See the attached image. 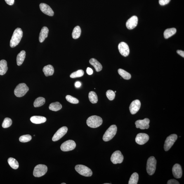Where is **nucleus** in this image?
Segmentation results:
<instances>
[{
  "label": "nucleus",
  "mask_w": 184,
  "mask_h": 184,
  "mask_svg": "<svg viewBox=\"0 0 184 184\" xmlns=\"http://www.w3.org/2000/svg\"><path fill=\"white\" fill-rule=\"evenodd\" d=\"M89 99L90 102L93 104L96 103L98 101V96L97 94L94 91H91L89 92Z\"/></svg>",
  "instance_id": "nucleus-30"
},
{
  "label": "nucleus",
  "mask_w": 184,
  "mask_h": 184,
  "mask_svg": "<svg viewBox=\"0 0 184 184\" xmlns=\"http://www.w3.org/2000/svg\"><path fill=\"white\" fill-rule=\"evenodd\" d=\"M106 95L107 98L110 100H113L115 98V93L114 91L109 90L106 93Z\"/></svg>",
  "instance_id": "nucleus-37"
},
{
  "label": "nucleus",
  "mask_w": 184,
  "mask_h": 184,
  "mask_svg": "<svg viewBox=\"0 0 184 184\" xmlns=\"http://www.w3.org/2000/svg\"><path fill=\"white\" fill-rule=\"evenodd\" d=\"M48 32H49V30L46 27H43L42 28L39 36V41L40 42H43L45 39L48 37Z\"/></svg>",
  "instance_id": "nucleus-20"
},
{
  "label": "nucleus",
  "mask_w": 184,
  "mask_h": 184,
  "mask_svg": "<svg viewBox=\"0 0 184 184\" xmlns=\"http://www.w3.org/2000/svg\"><path fill=\"white\" fill-rule=\"evenodd\" d=\"M43 71L46 76H52L54 73V69L52 66L49 65L43 68Z\"/></svg>",
  "instance_id": "nucleus-21"
},
{
  "label": "nucleus",
  "mask_w": 184,
  "mask_h": 184,
  "mask_svg": "<svg viewBox=\"0 0 184 184\" xmlns=\"http://www.w3.org/2000/svg\"><path fill=\"white\" fill-rule=\"evenodd\" d=\"M118 72L120 75L124 79H130L131 77V75L123 69H118Z\"/></svg>",
  "instance_id": "nucleus-31"
},
{
  "label": "nucleus",
  "mask_w": 184,
  "mask_h": 184,
  "mask_svg": "<svg viewBox=\"0 0 184 184\" xmlns=\"http://www.w3.org/2000/svg\"><path fill=\"white\" fill-rule=\"evenodd\" d=\"M75 87L76 88H79L81 86V83L79 81H77V82L75 83Z\"/></svg>",
  "instance_id": "nucleus-43"
},
{
  "label": "nucleus",
  "mask_w": 184,
  "mask_h": 184,
  "mask_svg": "<svg viewBox=\"0 0 184 184\" xmlns=\"http://www.w3.org/2000/svg\"><path fill=\"white\" fill-rule=\"evenodd\" d=\"M26 56V52L23 50L17 55V65L19 66L21 65L25 60Z\"/></svg>",
  "instance_id": "nucleus-24"
},
{
  "label": "nucleus",
  "mask_w": 184,
  "mask_h": 184,
  "mask_svg": "<svg viewBox=\"0 0 184 184\" xmlns=\"http://www.w3.org/2000/svg\"><path fill=\"white\" fill-rule=\"evenodd\" d=\"M149 136L146 133H138L135 138V141L138 144L143 145L146 143L149 140Z\"/></svg>",
  "instance_id": "nucleus-13"
},
{
  "label": "nucleus",
  "mask_w": 184,
  "mask_h": 184,
  "mask_svg": "<svg viewBox=\"0 0 184 184\" xmlns=\"http://www.w3.org/2000/svg\"><path fill=\"white\" fill-rule=\"evenodd\" d=\"M171 0H159V3L161 6H164L168 4Z\"/></svg>",
  "instance_id": "nucleus-38"
},
{
  "label": "nucleus",
  "mask_w": 184,
  "mask_h": 184,
  "mask_svg": "<svg viewBox=\"0 0 184 184\" xmlns=\"http://www.w3.org/2000/svg\"><path fill=\"white\" fill-rule=\"evenodd\" d=\"M8 162L10 166L13 169H16L19 167V164L16 159L13 158H10L8 159Z\"/></svg>",
  "instance_id": "nucleus-27"
},
{
  "label": "nucleus",
  "mask_w": 184,
  "mask_h": 184,
  "mask_svg": "<svg viewBox=\"0 0 184 184\" xmlns=\"http://www.w3.org/2000/svg\"><path fill=\"white\" fill-rule=\"evenodd\" d=\"M46 102L45 99L42 97H38L36 99L34 102V107H40L43 105Z\"/></svg>",
  "instance_id": "nucleus-28"
},
{
  "label": "nucleus",
  "mask_w": 184,
  "mask_h": 184,
  "mask_svg": "<svg viewBox=\"0 0 184 184\" xmlns=\"http://www.w3.org/2000/svg\"><path fill=\"white\" fill-rule=\"evenodd\" d=\"M62 107V106L60 102H57L50 104L49 107L50 110L53 111H58L61 110Z\"/></svg>",
  "instance_id": "nucleus-26"
},
{
  "label": "nucleus",
  "mask_w": 184,
  "mask_h": 184,
  "mask_svg": "<svg viewBox=\"0 0 184 184\" xmlns=\"http://www.w3.org/2000/svg\"><path fill=\"white\" fill-rule=\"evenodd\" d=\"M8 69L7 63L6 61L5 60L0 61V75H3L6 74Z\"/></svg>",
  "instance_id": "nucleus-23"
},
{
  "label": "nucleus",
  "mask_w": 184,
  "mask_h": 184,
  "mask_svg": "<svg viewBox=\"0 0 184 184\" xmlns=\"http://www.w3.org/2000/svg\"><path fill=\"white\" fill-rule=\"evenodd\" d=\"M23 35L22 29L18 28L15 29L10 41V46L13 48L18 45L21 40Z\"/></svg>",
  "instance_id": "nucleus-1"
},
{
  "label": "nucleus",
  "mask_w": 184,
  "mask_h": 184,
  "mask_svg": "<svg viewBox=\"0 0 184 184\" xmlns=\"http://www.w3.org/2000/svg\"><path fill=\"white\" fill-rule=\"evenodd\" d=\"M117 128L115 125H112L106 131L103 137L104 141L108 142L114 138L117 133Z\"/></svg>",
  "instance_id": "nucleus-3"
},
{
  "label": "nucleus",
  "mask_w": 184,
  "mask_h": 184,
  "mask_svg": "<svg viewBox=\"0 0 184 184\" xmlns=\"http://www.w3.org/2000/svg\"><path fill=\"white\" fill-rule=\"evenodd\" d=\"M156 164L157 161L155 158L152 156L149 158L147 161L146 169L149 175H152L155 173Z\"/></svg>",
  "instance_id": "nucleus-4"
},
{
  "label": "nucleus",
  "mask_w": 184,
  "mask_h": 184,
  "mask_svg": "<svg viewBox=\"0 0 184 184\" xmlns=\"http://www.w3.org/2000/svg\"><path fill=\"white\" fill-rule=\"evenodd\" d=\"M81 30L79 26H76L74 28L72 33V38L76 39L79 38L81 36Z\"/></svg>",
  "instance_id": "nucleus-29"
},
{
  "label": "nucleus",
  "mask_w": 184,
  "mask_h": 184,
  "mask_svg": "<svg viewBox=\"0 0 184 184\" xmlns=\"http://www.w3.org/2000/svg\"><path fill=\"white\" fill-rule=\"evenodd\" d=\"M76 144L74 140H69L64 142L61 146L60 149L63 152H69L75 148Z\"/></svg>",
  "instance_id": "nucleus-9"
},
{
  "label": "nucleus",
  "mask_w": 184,
  "mask_h": 184,
  "mask_svg": "<svg viewBox=\"0 0 184 184\" xmlns=\"http://www.w3.org/2000/svg\"><path fill=\"white\" fill-rule=\"evenodd\" d=\"M13 123L12 120L9 118H6L3 120L2 125V127L4 128H7L11 126Z\"/></svg>",
  "instance_id": "nucleus-34"
},
{
  "label": "nucleus",
  "mask_w": 184,
  "mask_h": 184,
  "mask_svg": "<svg viewBox=\"0 0 184 184\" xmlns=\"http://www.w3.org/2000/svg\"><path fill=\"white\" fill-rule=\"evenodd\" d=\"M119 51L120 54L124 57H126L129 55L130 50L128 45L124 42H121L118 46Z\"/></svg>",
  "instance_id": "nucleus-12"
},
{
  "label": "nucleus",
  "mask_w": 184,
  "mask_h": 184,
  "mask_svg": "<svg viewBox=\"0 0 184 184\" xmlns=\"http://www.w3.org/2000/svg\"><path fill=\"white\" fill-rule=\"evenodd\" d=\"M68 101L72 104H76L79 103V101L77 99L70 95H67L66 97Z\"/></svg>",
  "instance_id": "nucleus-36"
},
{
  "label": "nucleus",
  "mask_w": 184,
  "mask_h": 184,
  "mask_svg": "<svg viewBox=\"0 0 184 184\" xmlns=\"http://www.w3.org/2000/svg\"><path fill=\"white\" fill-rule=\"evenodd\" d=\"M40 8L42 12L50 16H53L54 12L50 6L45 3H41L39 5Z\"/></svg>",
  "instance_id": "nucleus-16"
},
{
  "label": "nucleus",
  "mask_w": 184,
  "mask_h": 184,
  "mask_svg": "<svg viewBox=\"0 0 184 184\" xmlns=\"http://www.w3.org/2000/svg\"><path fill=\"white\" fill-rule=\"evenodd\" d=\"M61 184H66V183H61Z\"/></svg>",
  "instance_id": "nucleus-44"
},
{
  "label": "nucleus",
  "mask_w": 184,
  "mask_h": 184,
  "mask_svg": "<svg viewBox=\"0 0 184 184\" xmlns=\"http://www.w3.org/2000/svg\"><path fill=\"white\" fill-rule=\"evenodd\" d=\"M32 139V136L30 135H25L21 136L19 138V140L22 143H26L30 141Z\"/></svg>",
  "instance_id": "nucleus-35"
},
{
  "label": "nucleus",
  "mask_w": 184,
  "mask_h": 184,
  "mask_svg": "<svg viewBox=\"0 0 184 184\" xmlns=\"http://www.w3.org/2000/svg\"><path fill=\"white\" fill-rule=\"evenodd\" d=\"M141 103L139 100H136L132 102L129 107L130 113L132 114H135L140 110Z\"/></svg>",
  "instance_id": "nucleus-15"
},
{
  "label": "nucleus",
  "mask_w": 184,
  "mask_h": 184,
  "mask_svg": "<svg viewBox=\"0 0 184 184\" xmlns=\"http://www.w3.org/2000/svg\"><path fill=\"white\" fill-rule=\"evenodd\" d=\"M138 19L136 16H133L130 18L126 22V25L127 28L132 29L138 25Z\"/></svg>",
  "instance_id": "nucleus-17"
},
{
  "label": "nucleus",
  "mask_w": 184,
  "mask_h": 184,
  "mask_svg": "<svg viewBox=\"0 0 184 184\" xmlns=\"http://www.w3.org/2000/svg\"><path fill=\"white\" fill-rule=\"evenodd\" d=\"M176 29L174 28L166 29L164 33V37L165 39H168L174 35L176 33Z\"/></svg>",
  "instance_id": "nucleus-25"
},
{
  "label": "nucleus",
  "mask_w": 184,
  "mask_h": 184,
  "mask_svg": "<svg viewBox=\"0 0 184 184\" xmlns=\"http://www.w3.org/2000/svg\"><path fill=\"white\" fill-rule=\"evenodd\" d=\"M29 88L25 83H21L16 87L14 91V93L17 97H21L24 96L28 91Z\"/></svg>",
  "instance_id": "nucleus-5"
},
{
  "label": "nucleus",
  "mask_w": 184,
  "mask_h": 184,
  "mask_svg": "<svg viewBox=\"0 0 184 184\" xmlns=\"http://www.w3.org/2000/svg\"><path fill=\"white\" fill-rule=\"evenodd\" d=\"M150 120L148 118H145L143 120H139L135 122V124L137 128L144 130L148 129L149 127Z\"/></svg>",
  "instance_id": "nucleus-14"
},
{
  "label": "nucleus",
  "mask_w": 184,
  "mask_h": 184,
  "mask_svg": "<svg viewBox=\"0 0 184 184\" xmlns=\"http://www.w3.org/2000/svg\"><path fill=\"white\" fill-rule=\"evenodd\" d=\"M5 1L8 5H13L15 3V0H5Z\"/></svg>",
  "instance_id": "nucleus-40"
},
{
  "label": "nucleus",
  "mask_w": 184,
  "mask_h": 184,
  "mask_svg": "<svg viewBox=\"0 0 184 184\" xmlns=\"http://www.w3.org/2000/svg\"><path fill=\"white\" fill-rule=\"evenodd\" d=\"M172 172L175 178L177 179L181 178L183 175V171L180 165L175 164L173 167Z\"/></svg>",
  "instance_id": "nucleus-18"
},
{
  "label": "nucleus",
  "mask_w": 184,
  "mask_h": 184,
  "mask_svg": "<svg viewBox=\"0 0 184 184\" xmlns=\"http://www.w3.org/2000/svg\"><path fill=\"white\" fill-rule=\"evenodd\" d=\"M30 120L34 124H39L46 122V117L43 116H33L30 118Z\"/></svg>",
  "instance_id": "nucleus-19"
},
{
  "label": "nucleus",
  "mask_w": 184,
  "mask_h": 184,
  "mask_svg": "<svg viewBox=\"0 0 184 184\" xmlns=\"http://www.w3.org/2000/svg\"><path fill=\"white\" fill-rule=\"evenodd\" d=\"M177 135L176 134H171L167 137L164 143L165 151L166 152L169 150L177 139Z\"/></svg>",
  "instance_id": "nucleus-8"
},
{
  "label": "nucleus",
  "mask_w": 184,
  "mask_h": 184,
  "mask_svg": "<svg viewBox=\"0 0 184 184\" xmlns=\"http://www.w3.org/2000/svg\"><path fill=\"white\" fill-rule=\"evenodd\" d=\"M86 72L89 75H91L93 74V71L92 69L88 67L87 69Z\"/></svg>",
  "instance_id": "nucleus-41"
},
{
  "label": "nucleus",
  "mask_w": 184,
  "mask_h": 184,
  "mask_svg": "<svg viewBox=\"0 0 184 184\" xmlns=\"http://www.w3.org/2000/svg\"><path fill=\"white\" fill-rule=\"evenodd\" d=\"M114 92H115V93H116V91H115Z\"/></svg>",
  "instance_id": "nucleus-46"
},
{
  "label": "nucleus",
  "mask_w": 184,
  "mask_h": 184,
  "mask_svg": "<svg viewBox=\"0 0 184 184\" xmlns=\"http://www.w3.org/2000/svg\"><path fill=\"white\" fill-rule=\"evenodd\" d=\"M139 179V176L138 173H134L130 177L129 184H137L138 183Z\"/></svg>",
  "instance_id": "nucleus-32"
},
{
  "label": "nucleus",
  "mask_w": 184,
  "mask_h": 184,
  "mask_svg": "<svg viewBox=\"0 0 184 184\" xmlns=\"http://www.w3.org/2000/svg\"><path fill=\"white\" fill-rule=\"evenodd\" d=\"M47 171L48 167L46 165L39 164L34 167L33 175L36 177H40L46 174Z\"/></svg>",
  "instance_id": "nucleus-7"
},
{
  "label": "nucleus",
  "mask_w": 184,
  "mask_h": 184,
  "mask_svg": "<svg viewBox=\"0 0 184 184\" xmlns=\"http://www.w3.org/2000/svg\"><path fill=\"white\" fill-rule=\"evenodd\" d=\"M84 71L82 70H79L71 74L70 75V77L71 78H75L77 77H81L84 75Z\"/></svg>",
  "instance_id": "nucleus-33"
},
{
  "label": "nucleus",
  "mask_w": 184,
  "mask_h": 184,
  "mask_svg": "<svg viewBox=\"0 0 184 184\" xmlns=\"http://www.w3.org/2000/svg\"><path fill=\"white\" fill-rule=\"evenodd\" d=\"M167 184H179V183L176 180L172 179L168 180Z\"/></svg>",
  "instance_id": "nucleus-39"
},
{
  "label": "nucleus",
  "mask_w": 184,
  "mask_h": 184,
  "mask_svg": "<svg viewBox=\"0 0 184 184\" xmlns=\"http://www.w3.org/2000/svg\"><path fill=\"white\" fill-rule=\"evenodd\" d=\"M103 120L101 117L97 116H92L88 118L86 123L88 126L93 128H97L102 124Z\"/></svg>",
  "instance_id": "nucleus-2"
},
{
  "label": "nucleus",
  "mask_w": 184,
  "mask_h": 184,
  "mask_svg": "<svg viewBox=\"0 0 184 184\" xmlns=\"http://www.w3.org/2000/svg\"><path fill=\"white\" fill-rule=\"evenodd\" d=\"M68 130V129L66 126H63L60 128L54 135L52 138L53 141L56 142L60 139L67 133Z\"/></svg>",
  "instance_id": "nucleus-11"
},
{
  "label": "nucleus",
  "mask_w": 184,
  "mask_h": 184,
  "mask_svg": "<svg viewBox=\"0 0 184 184\" xmlns=\"http://www.w3.org/2000/svg\"><path fill=\"white\" fill-rule=\"evenodd\" d=\"M177 52L178 54L179 55L181 56L182 57H183V58L184 57V52L181 50H177Z\"/></svg>",
  "instance_id": "nucleus-42"
},
{
  "label": "nucleus",
  "mask_w": 184,
  "mask_h": 184,
  "mask_svg": "<svg viewBox=\"0 0 184 184\" xmlns=\"http://www.w3.org/2000/svg\"><path fill=\"white\" fill-rule=\"evenodd\" d=\"M124 158V156L120 151L117 150L112 154L111 160L114 164H120L122 162Z\"/></svg>",
  "instance_id": "nucleus-10"
},
{
  "label": "nucleus",
  "mask_w": 184,
  "mask_h": 184,
  "mask_svg": "<svg viewBox=\"0 0 184 184\" xmlns=\"http://www.w3.org/2000/svg\"><path fill=\"white\" fill-rule=\"evenodd\" d=\"M75 170L80 175L85 177H91L93 175V172L91 169L82 165H76Z\"/></svg>",
  "instance_id": "nucleus-6"
},
{
  "label": "nucleus",
  "mask_w": 184,
  "mask_h": 184,
  "mask_svg": "<svg viewBox=\"0 0 184 184\" xmlns=\"http://www.w3.org/2000/svg\"><path fill=\"white\" fill-rule=\"evenodd\" d=\"M89 63L94 67L97 72H99L102 70V66L101 64L96 59H91L89 60Z\"/></svg>",
  "instance_id": "nucleus-22"
},
{
  "label": "nucleus",
  "mask_w": 184,
  "mask_h": 184,
  "mask_svg": "<svg viewBox=\"0 0 184 184\" xmlns=\"http://www.w3.org/2000/svg\"><path fill=\"white\" fill-rule=\"evenodd\" d=\"M105 184H110V183H105Z\"/></svg>",
  "instance_id": "nucleus-45"
}]
</instances>
